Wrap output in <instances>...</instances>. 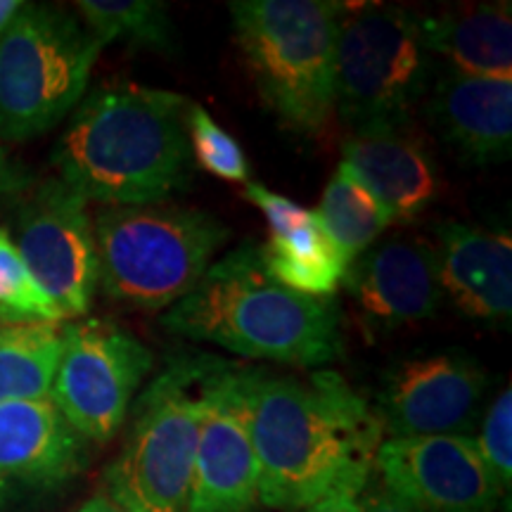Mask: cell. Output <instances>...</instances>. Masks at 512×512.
Listing matches in <instances>:
<instances>
[{"label":"cell","instance_id":"6da1fadb","mask_svg":"<svg viewBox=\"0 0 512 512\" xmlns=\"http://www.w3.org/2000/svg\"><path fill=\"white\" fill-rule=\"evenodd\" d=\"M261 505L306 512L349 479L373 475L382 425L335 370L306 377L242 368Z\"/></svg>","mask_w":512,"mask_h":512},{"label":"cell","instance_id":"7a4b0ae2","mask_svg":"<svg viewBox=\"0 0 512 512\" xmlns=\"http://www.w3.org/2000/svg\"><path fill=\"white\" fill-rule=\"evenodd\" d=\"M190 105L164 88L102 83L79 102L53 147L60 181L105 207L169 200L192 178Z\"/></svg>","mask_w":512,"mask_h":512},{"label":"cell","instance_id":"3957f363","mask_svg":"<svg viewBox=\"0 0 512 512\" xmlns=\"http://www.w3.org/2000/svg\"><path fill=\"white\" fill-rule=\"evenodd\" d=\"M162 325L181 339L254 361L320 368L344 356L337 304L287 290L266 271L254 245L214 261L200 283L166 309Z\"/></svg>","mask_w":512,"mask_h":512},{"label":"cell","instance_id":"277c9868","mask_svg":"<svg viewBox=\"0 0 512 512\" xmlns=\"http://www.w3.org/2000/svg\"><path fill=\"white\" fill-rule=\"evenodd\" d=\"M347 8L335 0L228 3L256 91L294 131H323L335 112V48Z\"/></svg>","mask_w":512,"mask_h":512},{"label":"cell","instance_id":"5b68a950","mask_svg":"<svg viewBox=\"0 0 512 512\" xmlns=\"http://www.w3.org/2000/svg\"><path fill=\"white\" fill-rule=\"evenodd\" d=\"M93 233L98 285L114 302L145 311L181 302L230 238L209 211L164 202L100 209Z\"/></svg>","mask_w":512,"mask_h":512},{"label":"cell","instance_id":"8992f818","mask_svg":"<svg viewBox=\"0 0 512 512\" xmlns=\"http://www.w3.org/2000/svg\"><path fill=\"white\" fill-rule=\"evenodd\" d=\"M221 361L171 358L138 396L131 434L105 475V494L121 510L188 512L209 382Z\"/></svg>","mask_w":512,"mask_h":512},{"label":"cell","instance_id":"52a82bcc","mask_svg":"<svg viewBox=\"0 0 512 512\" xmlns=\"http://www.w3.org/2000/svg\"><path fill=\"white\" fill-rule=\"evenodd\" d=\"M432 67L420 12L349 3L337 31L335 112L351 133L408 126L427 93Z\"/></svg>","mask_w":512,"mask_h":512},{"label":"cell","instance_id":"ba28073f","mask_svg":"<svg viewBox=\"0 0 512 512\" xmlns=\"http://www.w3.org/2000/svg\"><path fill=\"white\" fill-rule=\"evenodd\" d=\"M102 43L72 12L24 3L0 36V140H27L86 98Z\"/></svg>","mask_w":512,"mask_h":512},{"label":"cell","instance_id":"9c48e42d","mask_svg":"<svg viewBox=\"0 0 512 512\" xmlns=\"http://www.w3.org/2000/svg\"><path fill=\"white\" fill-rule=\"evenodd\" d=\"M62 337L50 401L76 434L105 444L124 425L155 358L138 337L110 320L83 318L62 328Z\"/></svg>","mask_w":512,"mask_h":512},{"label":"cell","instance_id":"30bf717a","mask_svg":"<svg viewBox=\"0 0 512 512\" xmlns=\"http://www.w3.org/2000/svg\"><path fill=\"white\" fill-rule=\"evenodd\" d=\"M17 249L29 273L64 318H83L98 290V249L88 202L48 178L31 192L17 219Z\"/></svg>","mask_w":512,"mask_h":512},{"label":"cell","instance_id":"8fae6325","mask_svg":"<svg viewBox=\"0 0 512 512\" xmlns=\"http://www.w3.org/2000/svg\"><path fill=\"white\" fill-rule=\"evenodd\" d=\"M373 472L403 512H496L501 505L472 434L382 439Z\"/></svg>","mask_w":512,"mask_h":512},{"label":"cell","instance_id":"7c38bea8","mask_svg":"<svg viewBox=\"0 0 512 512\" xmlns=\"http://www.w3.org/2000/svg\"><path fill=\"white\" fill-rule=\"evenodd\" d=\"M489 384L486 370L467 354L411 358L387 375L375 413L387 439L470 437Z\"/></svg>","mask_w":512,"mask_h":512},{"label":"cell","instance_id":"4fadbf2b","mask_svg":"<svg viewBox=\"0 0 512 512\" xmlns=\"http://www.w3.org/2000/svg\"><path fill=\"white\" fill-rule=\"evenodd\" d=\"M242 368L221 361L209 382L188 512H256L261 505L259 463L249 434Z\"/></svg>","mask_w":512,"mask_h":512},{"label":"cell","instance_id":"5bb4252c","mask_svg":"<svg viewBox=\"0 0 512 512\" xmlns=\"http://www.w3.org/2000/svg\"><path fill=\"white\" fill-rule=\"evenodd\" d=\"M358 320L368 337L432 318L441 302L434 247L394 238L368 247L344 271Z\"/></svg>","mask_w":512,"mask_h":512},{"label":"cell","instance_id":"9a60e30c","mask_svg":"<svg viewBox=\"0 0 512 512\" xmlns=\"http://www.w3.org/2000/svg\"><path fill=\"white\" fill-rule=\"evenodd\" d=\"M86 444L50 396L0 403V505L67 484L86 467Z\"/></svg>","mask_w":512,"mask_h":512},{"label":"cell","instance_id":"2e32d148","mask_svg":"<svg viewBox=\"0 0 512 512\" xmlns=\"http://www.w3.org/2000/svg\"><path fill=\"white\" fill-rule=\"evenodd\" d=\"M437 275L441 294L465 318L508 323L512 316V240L467 223L437 226Z\"/></svg>","mask_w":512,"mask_h":512},{"label":"cell","instance_id":"e0dca14e","mask_svg":"<svg viewBox=\"0 0 512 512\" xmlns=\"http://www.w3.org/2000/svg\"><path fill=\"white\" fill-rule=\"evenodd\" d=\"M430 119L465 162H505L512 150V79L446 69L432 88Z\"/></svg>","mask_w":512,"mask_h":512},{"label":"cell","instance_id":"ac0fdd59","mask_svg":"<svg viewBox=\"0 0 512 512\" xmlns=\"http://www.w3.org/2000/svg\"><path fill=\"white\" fill-rule=\"evenodd\" d=\"M342 155V164L354 169L394 221H411L437 200V166L408 126L351 133Z\"/></svg>","mask_w":512,"mask_h":512},{"label":"cell","instance_id":"d6986e66","mask_svg":"<svg viewBox=\"0 0 512 512\" xmlns=\"http://www.w3.org/2000/svg\"><path fill=\"white\" fill-rule=\"evenodd\" d=\"M420 29L434 60L448 69L486 79H512L510 3H479L422 15Z\"/></svg>","mask_w":512,"mask_h":512},{"label":"cell","instance_id":"ffe728a7","mask_svg":"<svg viewBox=\"0 0 512 512\" xmlns=\"http://www.w3.org/2000/svg\"><path fill=\"white\" fill-rule=\"evenodd\" d=\"M313 214L323 235L347 266L358 254L373 247L384 230L396 223L387 207L347 164L337 166Z\"/></svg>","mask_w":512,"mask_h":512},{"label":"cell","instance_id":"44dd1931","mask_svg":"<svg viewBox=\"0 0 512 512\" xmlns=\"http://www.w3.org/2000/svg\"><path fill=\"white\" fill-rule=\"evenodd\" d=\"M266 271L287 290L316 299H332L342 285L347 264L320 230L316 214L306 226L285 235H268L261 245Z\"/></svg>","mask_w":512,"mask_h":512},{"label":"cell","instance_id":"7402d4cb","mask_svg":"<svg viewBox=\"0 0 512 512\" xmlns=\"http://www.w3.org/2000/svg\"><path fill=\"white\" fill-rule=\"evenodd\" d=\"M62 342V328L55 323L0 328V403L48 399Z\"/></svg>","mask_w":512,"mask_h":512},{"label":"cell","instance_id":"603a6c76","mask_svg":"<svg viewBox=\"0 0 512 512\" xmlns=\"http://www.w3.org/2000/svg\"><path fill=\"white\" fill-rule=\"evenodd\" d=\"M76 10L102 46L124 38L159 53L174 48V24L159 0H79Z\"/></svg>","mask_w":512,"mask_h":512},{"label":"cell","instance_id":"cb8c5ba5","mask_svg":"<svg viewBox=\"0 0 512 512\" xmlns=\"http://www.w3.org/2000/svg\"><path fill=\"white\" fill-rule=\"evenodd\" d=\"M64 316L29 273L22 254L5 228H0V323H60Z\"/></svg>","mask_w":512,"mask_h":512},{"label":"cell","instance_id":"d4e9b609","mask_svg":"<svg viewBox=\"0 0 512 512\" xmlns=\"http://www.w3.org/2000/svg\"><path fill=\"white\" fill-rule=\"evenodd\" d=\"M188 140L192 157L204 171L230 183L249 181V164L238 140L195 102L188 110Z\"/></svg>","mask_w":512,"mask_h":512},{"label":"cell","instance_id":"484cf974","mask_svg":"<svg viewBox=\"0 0 512 512\" xmlns=\"http://www.w3.org/2000/svg\"><path fill=\"white\" fill-rule=\"evenodd\" d=\"M477 451L494 479L505 510L512 491V392L505 389L494 399L482 420V432L475 437Z\"/></svg>","mask_w":512,"mask_h":512},{"label":"cell","instance_id":"4316f807","mask_svg":"<svg viewBox=\"0 0 512 512\" xmlns=\"http://www.w3.org/2000/svg\"><path fill=\"white\" fill-rule=\"evenodd\" d=\"M245 197L264 211L271 235L292 233V230L306 226V223L313 219V211L299 207L297 202L290 200V197L278 195V192L268 190L266 185L256 181L245 183Z\"/></svg>","mask_w":512,"mask_h":512},{"label":"cell","instance_id":"83f0119b","mask_svg":"<svg viewBox=\"0 0 512 512\" xmlns=\"http://www.w3.org/2000/svg\"><path fill=\"white\" fill-rule=\"evenodd\" d=\"M370 477L349 479V482L335 486L323 498H318L306 512H363V491H366Z\"/></svg>","mask_w":512,"mask_h":512},{"label":"cell","instance_id":"f1b7e54d","mask_svg":"<svg viewBox=\"0 0 512 512\" xmlns=\"http://www.w3.org/2000/svg\"><path fill=\"white\" fill-rule=\"evenodd\" d=\"M29 185V174L22 166L15 164V159L8 155L3 145H0V202L15 197Z\"/></svg>","mask_w":512,"mask_h":512},{"label":"cell","instance_id":"f546056e","mask_svg":"<svg viewBox=\"0 0 512 512\" xmlns=\"http://www.w3.org/2000/svg\"><path fill=\"white\" fill-rule=\"evenodd\" d=\"M370 486L363 491V512H403L399 505L394 503V498L382 489L380 482L373 484V477H370Z\"/></svg>","mask_w":512,"mask_h":512},{"label":"cell","instance_id":"4dcf8cb0","mask_svg":"<svg viewBox=\"0 0 512 512\" xmlns=\"http://www.w3.org/2000/svg\"><path fill=\"white\" fill-rule=\"evenodd\" d=\"M76 512H126V510H121L119 505L114 503L107 494H98V496H93L91 501L83 503Z\"/></svg>","mask_w":512,"mask_h":512},{"label":"cell","instance_id":"1f68e13d","mask_svg":"<svg viewBox=\"0 0 512 512\" xmlns=\"http://www.w3.org/2000/svg\"><path fill=\"white\" fill-rule=\"evenodd\" d=\"M24 8L22 0H0V36L5 34V29L10 27L12 19L19 15V10Z\"/></svg>","mask_w":512,"mask_h":512}]
</instances>
